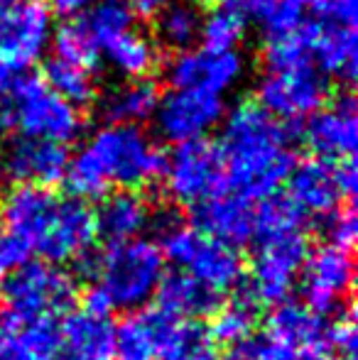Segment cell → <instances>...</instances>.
<instances>
[{"label": "cell", "mask_w": 358, "mask_h": 360, "mask_svg": "<svg viewBox=\"0 0 358 360\" xmlns=\"http://www.w3.org/2000/svg\"><path fill=\"white\" fill-rule=\"evenodd\" d=\"M221 125L219 152L229 189L245 201L277 194L295 167L290 128L258 103L236 105Z\"/></svg>", "instance_id": "obj_1"}, {"label": "cell", "mask_w": 358, "mask_h": 360, "mask_svg": "<svg viewBox=\"0 0 358 360\" xmlns=\"http://www.w3.org/2000/svg\"><path fill=\"white\" fill-rule=\"evenodd\" d=\"M0 226L25 240L49 265H64L94 248L96 221L87 201L47 186H13L0 201Z\"/></svg>", "instance_id": "obj_2"}, {"label": "cell", "mask_w": 358, "mask_h": 360, "mask_svg": "<svg viewBox=\"0 0 358 360\" xmlns=\"http://www.w3.org/2000/svg\"><path fill=\"white\" fill-rule=\"evenodd\" d=\"M165 157L140 125L108 123L79 147L64 179L74 199H101L110 186L143 189L162 179Z\"/></svg>", "instance_id": "obj_3"}, {"label": "cell", "mask_w": 358, "mask_h": 360, "mask_svg": "<svg viewBox=\"0 0 358 360\" xmlns=\"http://www.w3.org/2000/svg\"><path fill=\"white\" fill-rule=\"evenodd\" d=\"M167 272L158 243L135 238L123 243H106L96 250L94 272L84 294V309L94 314H130L150 307L160 280Z\"/></svg>", "instance_id": "obj_4"}, {"label": "cell", "mask_w": 358, "mask_h": 360, "mask_svg": "<svg viewBox=\"0 0 358 360\" xmlns=\"http://www.w3.org/2000/svg\"><path fill=\"white\" fill-rule=\"evenodd\" d=\"M3 314L8 321L20 323L39 316H67L79 302V282L72 272L49 262L30 260L0 282Z\"/></svg>", "instance_id": "obj_5"}, {"label": "cell", "mask_w": 358, "mask_h": 360, "mask_svg": "<svg viewBox=\"0 0 358 360\" xmlns=\"http://www.w3.org/2000/svg\"><path fill=\"white\" fill-rule=\"evenodd\" d=\"M3 103L10 128L25 138L49 140L67 147L84 128V118L77 105L54 94L39 76L18 79Z\"/></svg>", "instance_id": "obj_6"}, {"label": "cell", "mask_w": 358, "mask_h": 360, "mask_svg": "<svg viewBox=\"0 0 358 360\" xmlns=\"http://www.w3.org/2000/svg\"><path fill=\"white\" fill-rule=\"evenodd\" d=\"M158 245L165 262H172L177 270L224 294L234 292L245 277V262L236 248L214 240L181 221L160 233Z\"/></svg>", "instance_id": "obj_7"}, {"label": "cell", "mask_w": 358, "mask_h": 360, "mask_svg": "<svg viewBox=\"0 0 358 360\" xmlns=\"http://www.w3.org/2000/svg\"><path fill=\"white\" fill-rule=\"evenodd\" d=\"M356 0H317L309 20L297 32L302 34L314 67L329 79H356Z\"/></svg>", "instance_id": "obj_8"}, {"label": "cell", "mask_w": 358, "mask_h": 360, "mask_svg": "<svg viewBox=\"0 0 358 360\" xmlns=\"http://www.w3.org/2000/svg\"><path fill=\"white\" fill-rule=\"evenodd\" d=\"M354 277L356 265L351 250L329 243L314 248L307 255L297 280L302 304L329 321L349 316L354 314Z\"/></svg>", "instance_id": "obj_9"}, {"label": "cell", "mask_w": 358, "mask_h": 360, "mask_svg": "<svg viewBox=\"0 0 358 360\" xmlns=\"http://www.w3.org/2000/svg\"><path fill=\"white\" fill-rule=\"evenodd\" d=\"M255 255L250 275L243 277V285L255 297L260 307H277L292 297L300 272L309 255V240L305 231L282 233L275 238L253 243Z\"/></svg>", "instance_id": "obj_10"}, {"label": "cell", "mask_w": 358, "mask_h": 360, "mask_svg": "<svg viewBox=\"0 0 358 360\" xmlns=\"http://www.w3.org/2000/svg\"><path fill=\"white\" fill-rule=\"evenodd\" d=\"M326 96L329 79L309 59L268 67L258 84V105L282 123L309 118L326 105Z\"/></svg>", "instance_id": "obj_11"}, {"label": "cell", "mask_w": 358, "mask_h": 360, "mask_svg": "<svg viewBox=\"0 0 358 360\" xmlns=\"http://www.w3.org/2000/svg\"><path fill=\"white\" fill-rule=\"evenodd\" d=\"M162 181L170 199L184 206H196L226 194L229 184L219 145L206 138L174 145L172 155L165 157Z\"/></svg>", "instance_id": "obj_12"}, {"label": "cell", "mask_w": 358, "mask_h": 360, "mask_svg": "<svg viewBox=\"0 0 358 360\" xmlns=\"http://www.w3.org/2000/svg\"><path fill=\"white\" fill-rule=\"evenodd\" d=\"M52 13L44 0H0V67L23 74L52 42Z\"/></svg>", "instance_id": "obj_13"}, {"label": "cell", "mask_w": 358, "mask_h": 360, "mask_svg": "<svg viewBox=\"0 0 358 360\" xmlns=\"http://www.w3.org/2000/svg\"><path fill=\"white\" fill-rule=\"evenodd\" d=\"M155 125L165 140L179 145L191 140H204L211 130L226 118V103L221 96L204 91L172 89L167 96H160L155 108Z\"/></svg>", "instance_id": "obj_14"}, {"label": "cell", "mask_w": 358, "mask_h": 360, "mask_svg": "<svg viewBox=\"0 0 358 360\" xmlns=\"http://www.w3.org/2000/svg\"><path fill=\"white\" fill-rule=\"evenodd\" d=\"M167 81L172 89L204 91L221 96L238 86L245 76V59L238 52H214V49H181L167 64Z\"/></svg>", "instance_id": "obj_15"}, {"label": "cell", "mask_w": 358, "mask_h": 360, "mask_svg": "<svg viewBox=\"0 0 358 360\" xmlns=\"http://www.w3.org/2000/svg\"><path fill=\"white\" fill-rule=\"evenodd\" d=\"M69 152L64 145L18 135L0 155V172L15 186H52L64 179Z\"/></svg>", "instance_id": "obj_16"}, {"label": "cell", "mask_w": 358, "mask_h": 360, "mask_svg": "<svg viewBox=\"0 0 358 360\" xmlns=\"http://www.w3.org/2000/svg\"><path fill=\"white\" fill-rule=\"evenodd\" d=\"M309 150L321 160H346L354 157L358 143V113L351 96H341L331 105H321L309 115L305 128Z\"/></svg>", "instance_id": "obj_17"}, {"label": "cell", "mask_w": 358, "mask_h": 360, "mask_svg": "<svg viewBox=\"0 0 358 360\" xmlns=\"http://www.w3.org/2000/svg\"><path fill=\"white\" fill-rule=\"evenodd\" d=\"M253 201H245L229 191L191 206V228L236 250L253 243Z\"/></svg>", "instance_id": "obj_18"}, {"label": "cell", "mask_w": 358, "mask_h": 360, "mask_svg": "<svg viewBox=\"0 0 358 360\" xmlns=\"http://www.w3.org/2000/svg\"><path fill=\"white\" fill-rule=\"evenodd\" d=\"M287 196L305 218H326L334 214L344 201L336 181L334 162L312 157L292 167L287 176Z\"/></svg>", "instance_id": "obj_19"}, {"label": "cell", "mask_w": 358, "mask_h": 360, "mask_svg": "<svg viewBox=\"0 0 358 360\" xmlns=\"http://www.w3.org/2000/svg\"><path fill=\"white\" fill-rule=\"evenodd\" d=\"M177 319L160 307L130 311L115 323L113 360H160Z\"/></svg>", "instance_id": "obj_20"}, {"label": "cell", "mask_w": 358, "mask_h": 360, "mask_svg": "<svg viewBox=\"0 0 358 360\" xmlns=\"http://www.w3.org/2000/svg\"><path fill=\"white\" fill-rule=\"evenodd\" d=\"M59 358L57 360H113L115 323L110 316L89 309H72L59 321Z\"/></svg>", "instance_id": "obj_21"}, {"label": "cell", "mask_w": 358, "mask_h": 360, "mask_svg": "<svg viewBox=\"0 0 358 360\" xmlns=\"http://www.w3.org/2000/svg\"><path fill=\"white\" fill-rule=\"evenodd\" d=\"M224 292L204 285V282L186 275L184 270H177V267L165 272L158 292H155V307L165 309L174 319H191V321L211 319L224 307Z\"/></svg>", "instance_id": "obj_22"}, {"label": "cell", "mask_w": 358, "mask_h": 360, "mask_svg": "<svg viewBox=\"0 0 358 360\" xmlns=\"http://www.w3.org/2000/svg\"><path fill=\"white\" fill-rule=\"evenodd\" d=\"M153 206L135 189H123L115 194H106L98 211L94 214L96 236L106 243L135 240L153 226Z\"/></svg>", "instance_id": "obj_23"}, {"label": "cell", "mask_w": 358, "mask_h": 360, "mask_svg": "<svg viewBox=\"0 0 358 360\" xmlns=\"http://www.w3.org/2000/svg\"><path fill=\"white\" fill-rule=\"evenodd\" d=\"M331 321L312 311L307 304L287 299L272 307L268 314V328L275 338L285 341L297 353L302 351H329Z\"/></svg>", "instance_id": "obj_24"}, {"label": "cell", "mask_w": 358, "mask_h": 360, "mask_svg": "<svg viewBox=\"0 0 358 360\" xmlns=\"http://www.w3.org/2000/svg\"><path fill=\"white\" fill-rule=\"evenodd\" d=\"M101 57L106 59V64L115 74L123 76L125 81L148 79L160 62L158 44L145 32H140L138 27H130L125 32L110 37L101 47Z\"/></svg>", "instance_id": "obj_25"}, {"label": "cell", "mask_w": 358, "mask_h": 360, "mask_svg": "<svg viewBox=\"0 0 358 360\" xmlns=\"http://www.w3.org/2000/svg\"><path fill=\"white\" fill-rule=\"evenodd\" d=\"M160 103V91L153 81L133 79L108 89L101 96V113L108 123L140 125L155 115Z\"/></svg>", "instance_id": "obj_26"}, {"label": "cell", "mask_w": 358, "mask_h": 360, "mask_svg": "<svg viewBox=\"0 0 358 360\" xmlns=\"http://www.w3.org/2000/svg\"><path fill=\"white\" fill-rule=\"evenodd\" d=\"M231 297H226L224 307L211 316L209 331L211 336L216 338V343H224V346H231V343L241 341L248 333H253L258 328V321L263 316V307L255 302V297L248 292V287L241 282L234 292H229Z\"/></svg>", "instance_id": "obj_27"}, {"label": "cell", "mask_w": 358, "mask_h": 360, "mask_svg": "<svg viewBox=\"0 0 358 360\" xmlns=\"http://www.w3.org/2000/svg\"><path fill=\"white\" fill-rule=\"evenodd\" d=\"M160 360H224L221 346L204 321L177 319Z\"/></svg>", "instance_id": "obj_28"}, {"label": "cell", "mask_w": 358, "mask_h": 360, "mask_svg": "<svg viewBox=\"0 0 358 360\" xmlns=\"http://www.w3.org/2000/svg\"><path fill=\"white\" fill-rule=\"evenodd\" d=\"M158 22H155V32L158 39L170 49H189L191 44L199 39V27H201V15L186 0L179 3H167L165 8H160Z\"/></svg>", "instance_id": "obj_29"}, {"label": "cell", "mask_w": 358, "mask_h": 360, "mask_svg": "<svg viewBox=\"0 0 358 360\" xmlns=\"http://www.w3.org/2000/svg\"><path fill=\"white\" fill-rule=\"evenodd\" d=\"M245 30H248V18L234 3H226L214 8L206 18H201L199 37L204 42V49L234 52L243 42Z\"/></svg>", "instance_id": "obj_30"}, {"label": "cell", "mask_w": 358, "mask_h": 360, "mask_svg": "<svg viewBox=\"0 0 358 360\" xmlns=\"http://www.w3.org/2000/svg\"><path fill=\"white\" fill-rule=\"evenodd\" d=\"M44 84L77 108L89 105L96 98V79L91 69L64 62L59 57H52L44 67Z\"/></svg>", "instance_id": "obj_31"}, {"label": "cell", "mask_w": 358, "mask_h": 360, "mask_svg": "<svg viewBox=\"0 0 358 360\" xmlns=\"http://www.w3.org/2000/svg\"><path fill=\"white\" fill-rule=\"evenodd\" d=\"M307 218L290 201V196L272 194L268 199L260 201V206L255 209L253 218V243L265 240V238H275L282 233L292 231H305Z\"/></svg>", "instance_id": "obj_32"}, {"label": "cell", "mask_w": 358, "mask_h": 360, "mask_svg": "<svg viewBox=\"0 0 358 360\" xmlns=\"http://www.w3.org/2000/svg\"><path fill=\"white\" fill-rule=\"evenodd\" d=\"M82 20L91 32V37L98 44V57H101V47L110 37L135 27V10L125 0H96L87 13L82 15Z\"/></svg>", "instance_id": "obj_33"}, {"label": "cell", "mask_w": 358, "mask_h": 360, "mask_svg": "<svg viewBox=\"0 0 358 360\" xmlns=\"http://www.w3.org/2000/svg\"><path fill=\"white\" fill-rule=\"evenodd\" d=\"M52 47L54 57L64 59V62L79 64V67L91 69L98 62V44L91 37L82 18L67 20L59 30L52 32Z\"/></svg>", "instance_id": "obj_34"}, {"label": "cell", "mask_w": 358, "mask_h": 360, "mask_svg": "<svg viewBox=\"0 0 358 360\" xmlns=\"http://www.w3.org/2000/svg\"><path fill=\"white\" fill-rule=\"evenodd\" d=\"M300 353L292 346H287L285 341L275 338L270 331H258L248 333L241 341L231 343L229 351L224 353V360H297Z\"/></svg>", "instance_id": "obj_35"}, {"label": "cell", "mask_w": 358, "mask_h": 360, "mask_svg": "<svg viewBox=\"0 0 358 360\" xmlns=\"http://www.w3.org/2000/svg\"><path fill=\"white\" fill-rule=\"evenodd\" d=\"M317 0H277L270 15L263 20V27L270 37H285L302 27L309 20Z\"/></svg>", "instance_id": "obj_36"}, {"label": "cell", "mask_w": 358, "mask_h": 360, "mask_svg": "<svg viewBox=\"0 0 358 360\" xmlns=\"http://www.w3.org/2000/svg\"><path fill=\"white\" fill-rule=\"evenodd\" d=\"M321 231H324V238L329 245L344 248V250H351L358 238V218H356V209L354 206H339L334 214H329L326 218H321Z\"/></svg>", "instance_id": "obj_37"}, {"label": "cell", "mask_w": 358, "mask_h": 360, "mask_svg": "<svg viewBox=\"0 0 358 360\" xmlns=\"http://www.w3.org/2000/svg\"><path fill=\"white\" fill-rule=\"evenodd\" d=\"M329 353L339 360H356L358 358V328L354 321V314L331 321Z\"/></svg>", "instance_id": "obj_38"}, {"label": "cell", "mask_w": 358, "mask_h": 360, "mask_svg": "<svg viewBox=\"0 0 358 360\" xmlns=\"http://www.w3.org/2000/svg\"><path fill=\"white\" fill-rule=\"evenodd\" d=\"M30 260H32V250L27 243L0 226V275H10Z\"/></svg>", "instance_id": "obj_39"}, {"label": "cell", "mask_w": 358, "mask_h": 360, "mask_svg": "<svg viewBox=\"0 0 358 360\" xmlns=\"http://www.w3.org/2000/svg\"><path fill=\"white\" fill-rule=\"evenodd\" d=\"M334 172H336V181H339V189H341V194H344V199H351V196L356 194V186H358V169H356L354 157L336 160Z\"/></svg>", "instance_id": "obj_40"}, {"label": "cell", "mask_w": 358, "mask_h": 360, "mask_svg": "<svg viewBox=\"0 0 358 360\" xmlns=\"http://www.w3.org/2000/svg\"><path fill=\"white\" fill-rule=\"evenodd\" d=\"M94 3L96 0H49L47 8L49 13H57L59 18L74 20V18H82Z\"/></svg>", "instance_id": "obj_41"}, {"label": "cell", "mask_w": 358, "mask_h": 360, "mask_svg": "<svg viewBox=\"0 0 358 360\" xmlns=\"http://www.w3.org/2000/svg\"><path fill=\"white\" fill-rule=\"evenodd\" d=\"M275 3H277V0H236L234 5L248 20L253 18V20H258V22H263V20L270 15V10L275 8Z\"/></svg>", "instance_id": "obj_42"}, {"label": "cell", "mask_w": 358, "mask_h": 360, "mask_svg": "<svg viewBox=\"0 0 358 360\" xmlns=\"http://www.w3.org/2000/svg\"><path fill=\"white\" fill-rule=\"evenodd\" d=\"M125 3H128L130 8H133L135 13H140V15H155L160 8H165V5H167V0H125Z\"/></svg>", "instance_id": "obj_43"}, {"label": "cell", "mask_w": 358, "mask_h": 360, "mask_svg": "<svg viewBox=\"0 0 358 360\" xmlns=\"http://www.w3.org/2000/svg\"><path fill=\"white\" fill-rule=\"evenodd\" d=\"M297 360H339V358H334L329 351H302Z\"/></svg>", "instance_id": "obj_44"}, {"label": "cell", "mask_w": 358, "mask_h": 360, "mask_svg": "<svg viewBox=\"0 0 358 360\" xmlns=\"http://www.w3.org/2000/svg\"><path fill=\"white\" fill-rule=\"evenodd\" d=\"M186 3H191V5H196V3H214V0H186Z\"/></svg>", "instance_id": "obj_45"}]
</instances>
